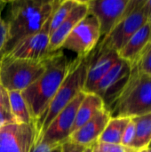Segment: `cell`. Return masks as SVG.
Returning a JSON list of instances; mask_svg holds the SVG:
<instances>
[{"instance_id":"83f0119b","label":"cell","mask_w":151,"mask_h":152,"mask_svg":"<svg viewBox=\"0 0 151 152\" xmlns=\"http://www.w3.org/2000/svg\"><path fill=\"white\" fill-rule=\"evenodd\" d=\"M86 147L73 143L69 141H66L62 143L61 152H84Z\"/></svg>"},{"instance_id":"44dd1931","label":"cell","mask_w":151,"mask_h":152,"mask_svg":"<svg viewBox=\"0 0 151 152\" xmlns=\"http://www.w3.org/2000/svg\"><path fill=\"white\" fill-rule=\"evenodd\" d=\"M78 0H61L59 5L53 12L50 22V37L69 16L72 9L76 6Z\"/></svg>"},{"instance_id":"2e32d148","label":"cell","mask_w":151,"mask_h":152,"mask_svg":"<svg viewBox=\"0 0 151 152\" xmlns=\"http://www.w3.org/2000/svg\"><path fill=\"white\" fill-rule=\"evenodd\" d=\"M151 42V27L147 22L142 26L117 53L120 59L134 67L140 56Z\"/></svg>"},{"instance_id":"f546056e","label":"cell","mask_w":151,"mask_h":152,"mask_svg":"<svg viewBox=\"0 0 151 152\" xmlns=\"http://www.w3.org/2000/svg\"><path fill=\"white\" fill-rule=\"evenodd\" d=\"M84 152H92V148H91V147H88V148H86V149L85 150V151Z\"/></svg>"},{"instance_id":"1f68e13d","label":"cell","mask_w":151,"mask_h":152,"mask_svg":"<svg viewBox=\"0 0 151 152\" xmlns=\"http://www.w3.org/2000/svg\"><path fill=\"white\" fill-rule=\"evenodd\" d=\"M147 152H151V148H147Z\"/></svg>"},{"instance_id":"836d02e7","label":"cell","mask_w":151,"mask_h":152,"mask_svg":"<svg viewBox=\"0 0 151 152\" xmlns=\"http://www.w3.org/2000/svg\"><path fill=\"white\" fill-rule=\"evenodd\" d=\"M148 148H151V142H150V145L148 146Z\"/></svg>"},{"instance_id":"52a82bcc","label":"cell","mask_w":151,"mask_h":152,"mask_svg":"<svg viewBox=\"0 0 151 152\" xmlns=\"http://www.w3.org/2000/svg\"><path fill=\"white\" fill-rule=\"evenodd\" d=\"M100 25L97 19L88 13L65 39L61 49L74 52L77 58L85 59L96 48L101 39Z\"/></svg>"},{"instance_id":"7a4b0ae2","label":"cell","mask_w":151,"mask_h":152,"mask_svg":"<svg viewBox=\"0 0 151 152\" xmlns=\"http://www.w3.org/2000/svg\"><path fill=\"white\" fill-rule=\"evenodd\" d=\"M61 0H15L8 2L7 41L3 55L22 38L39 31ZM2 55V56H3Z\"/></svg>"},{"instance_id":"4316f807","label":"cell","mask_w":151,"mask_h":152,"mask_svg":"<svg viewBox=\"0 0 151 152\" xmlns=\"http://www.w3.org/2000/svg\"><path fill=\"white\" fill-rule=\"evenodd\" d=\"M62 143L35 142L30 152H61Z\"/></svg>"},{"instance_id":"ba28073f","label":"cell","mask_w":151,"mask_h":152,"mask_svg":"<svg viewBox=\"0 0 151 152\" xmlns=\"http://www.w3.org/2000/svg\"><path fill=\"white\" fill-rule=\"evenodd\" d=\"M51 17L39 31L20 40L3 56L33 61L45 60L51 54L48 52V46L50 43Z\"/></svg>"},{"instance_id":"ffe728a7","label":"cell","mask_w":151,"mask_h":152,"mask_svg":"<svg viewBox=\"0 0 151 152\" xmlns=\"http://www.w3.org/2000/svg\"><path fill=\"white\" fill-rule=\"evenodd\" d=\"M130 119L129 118H111L97 142L121 144L124 131Z\"/></svg>"},{"instance_id":"6da1fadb","label":"cell","mask_w":151,"mask_h":152,"mask_svg":"<svg viewBox=\"0 0 151 152\" xmlns=\"http://www.w3.org/2000/svg\"><path fill=\"white\" fill-rule=\"evenodd\" d=\"M82 60L76 58L69 61L61 49L46 58L44 72L36 81L21 92L34 123L40 118L69 72Z\"/></svg>"},{"instance_id":"7402d4cb","label":"cell","mask_w":151,"mask_h":152,"mask_svg":"<svg viewBox=\"0 0 151 152\" xmlns=\"http://www.w3.org/2000/svg\"><path fill=\"white\" fill-rule=\"evenodd\" d=\"M12 123L15 122L11 112L8 91L0 85V128Z\"/></svg>"},{"instance_id":"484cf974","label":"cell","mask_w":151,"mask_h":152,"mask_svg":"<svg viewBox=\"0 0 151 152\" xmlns=\"http://www.w3.org/2000/svg\"><path fill=\"white\" fill-rule=\"evenodd\" d=\"M134 140H135V126L133 119L131 118L124 131L121 140V145L128 148H133Z\"/></svg>"},{"instance_id":"5bb4252c","label":"cell","mask_w":151,"mask_h":152,"mask_svg":"<svg viewBox=\"0 0 151 152\" xmlns=\"http://www.w3.org/2000/svg\"><path fill=\"white\" fill-rule=\"evenodd\" d=\"M111 116L109 111L106 108L103 109L86 124L73 132L69 135L68 141L86 148L92 147L98 142Z\"/></svg>"},{"instance_id":"d6a6232c","label":"cell","mask_w":151,"mask_h":152,"mask_svg":"<svg viewBox=\"0 0 151 152\" xmlns=\"http://www.w3.org/2000/svg\"><path fill=\"white\" fill-rule=\"evenodd\" d=\"M138 152H147V150L145 149V150H142V151H140Z\"/></svg>"},{"instance_id":"3957f363","label":"cell","mask_w":151,"mask_h":152,"mask_svg":"<svg viewBox=\"0 0 151 152\" xmlns=\"http://www.w3.org/2000/svg\"><path fill=\"white\" fill-rule=\"evenodd\" d=\"M111 118H135L151 113V75L131 68L121 92L106 108Z\"/></svg>"},{"instance_id":"f1b7e54d","label":"cell","mask_w":151,"mask_h":152,"mask_svg":"<svg viewBox=\"0 0 151 152\" xmlns=\"http://www.w3.org/2000/svg\"><path fill=\"white\" fill-rule=\"evenodd\" d=\"M142 10L145 17L149 20V19L151 17V0H144L143 4L142 6Z\"/></svg>"},{"instance_id":"cb8c5ba5","label":"cell","mask_w":151,"mask_h":152,"mask_svg":"<svg viewBox=\"0 0 151 152\" xmlns=\"http://www.w3.org/2000/svg\"><path fill=\"white\" fill-rule=\"evenodd\" d=\"M134 67L142 73L151 75V42L147 45Z\"/></svg>"},{"instance_id":"7c38bea8","label":"cell","mask_w":151,"mask_h":152,"mask_svg":"<svg viewBox=\"0 0 151 152\" xmlns=\"http://www.w3.org/2000/svg\"><path fill=\"white\" fill-rule=\"evenodd\" d=\"M131 73L128 62L119 59L96 85L93 94L99 95L107 108L123 89Z\"/></svg>"},{"instance_id":"5b68a950","label":"cell","mask_w":151,"mask_h":152,"mask_svg":"<svg viewBox=\"0 0 151 152\" xmlns=\"http://www.w3.org/2000/svg\"><path fill=\"white\" fill-rule=\"evenodd\" d=\"M45 60L33 61L3 56L0 60V85L8 92L24 91L44 72Z\"/></svg>"},{"instance_id":"8992f818","label":"cell","mask_w":151,"mask_h":152,"mask_svg":"<svg viewBox=\"0 0 151 152\" xmlns=\"http://www.w3.org/2000/svg\"><path fill=\"white\" fill-rule=\"evenodd\" d=\"M143 2L144 0H130L125 15L98 45L118 53L127 41L148 22L142 10Z\"/></svg>"},{"instance_id":"30bf717a","label":"cell","mask_w":151,"mask_h":152,"mask_svg":"<svg viewBox=\"0 0 151 152\" xmlns=\"http://www.w3.org/2000/svg\"><path fill=\"white\" fill-rule=\"evenodd\" d=\"M36 138L35 124L5 125L0 128V152H30Z\"/></svg>"},{"instance_id":"d4e9b609","label":"cell","mask_w":151,"mask_h":152,"mask_svg":"<svg viewBox=\"0 0 151 152\" xmlns=\"http://www.w3.org/2000/svg\"><path fill=\"white\" fill-rule=\"evenodd\" d=\"M8 2L0 1V60L4 53V50L7 41V25L5 20L2 17V12Z\"/></svg>"},{"instance_id":"e0dca14e","label":"cell","mask_w":151,"mask_h":152,"mask_svg":"<svg viewBox=\"0 0 151 152\" xmlns=\"http://www.w3.org/2000/svg\"><path fill=\"white\" fill-rule=\"evenodd\" d=\"M105 108V103L99 95L93 93H85V96L81 102L80 106L77 111L75 122L72 126L70 134L76 130L79 129L85 124H86L97 113H99Z\"/></svg>"},{"instance_id":"277c9868","label":"cell","mask_w":151,"mask_h":152,"mask_svg":"<svg viewBox=\"0 0 151 152\" xmlns=\"http://www.w3.org/2000/svg\"><path fill=\"white\" fill-rule=\"evenodd\" d=\"M88 62L89 55L85 59H83L81 62L69 72L40 118L35 123L36 131V142L38 141L53 119L69 105L80 92H84Z\"/></svg>"},{"instance_id":"4dcf8cb0","label":"cell","mask_w":151,"mask_h":152,"mask_svg":"<svg viewBox=\"0 0 151 152\" xmlns=\"http://www.w3.org/2000/svg\"><path fill=\"white\" fill-rule=\"evenodd\" d=\"M148 23H149V24L150 25V27H151V17L150 18V19H149V20H148Z\"/></svg>"},{"instance_id":"9c48e42d","label":"cell","mask_w":151,"mask_h":152,"mask_svg":"<svg viewBox=\"0 0 151 152\" xmlns=\"http://www.w3.org/2000/svg\"><path fill=\"white\" fill-rule=\"evenodd\" d=\"M85 96V93L80 92L73 101L53 119L49 126L36 142L63 143L68 141L75 122L77 111Z\"/></svg>"},{"instance_id":"d6986e66","label":"cell","mask_w":151,"mask_h":152,"mask_svg":"<svg viewBox=\"0 0 151 152\" xmlns=\"http://www.w3.org/2000/svg\"><path fill=\"white\" fill-rule=\"evenodd\" d=\"M8 96L14 122L17 124H35L21 92L9 91Z\"/></svg>"},{"instance_id":"603a6c76","label":"cell","mask_w":151,"mask_h":152,"mask_svg":"<svg viewBox=\"0 0 151 152\" xmlns=\"http://www.w3.org/2000/svg\"><path fill=\"white\" fill-rule=\"evenodd\" d=\"M92 152H138V151L125 147L121 144H112L104 142H96L92 147Z\"/></svg>"},{"instance_id":"8fae6325","label":"cell","mask_w":151,"mask_h":152,"mask_svg":"<svg viewBox=\"0 0 151 152\" xmlns=\"http://www.w3.org/2000/svg\"><path fill=\"white\" fill-rule=\"evenodd\" d=\"M130 0H88L89 13L100 25L101 36H108L125 15Z\"/></svg>"},{"instance_id":"4fadbf2b","label":"cell","mask_w":151,"mask_h":152,"mask_svg":"<svg viewBox=\"0 0 151 152\" xmlns=\"http://www.w3.org/2000/svg\"><path fill=\"white\" fill-rule=\"evenodd\" d=\"M119 59L116 51L97 45L92 53L89 54L84 92L86 94L93 93L96 85Z\"/></svg>"},{"instance_id":"ac0fdd59","label":"cell","mask_w":151,"mask_h":152,"mask_svg":"<svg viewBox=\"0 0 151 152\" xmlns=\"http://www.w3.org/2000/svg\"><path fill=\"white\" fill-rule=\"evenodd\" d=\"M135 126V140L133 148L138 151L148 148L151 142V113L132 118Z\"/></svg>"},{"instance_id":"9a60e30c","label":"cell","mask_w":151,"mask_h":152,"mask_svg":"<svg viewBox=\"0 0 151 152\" xmlns=\"http://www.w3.org/2000/svg\"><path fill=\"white\" fill-rule=\"evenodd\" d=\"M89 7L87 1L78 0L76 6L72 9L69 16L58 27V28L51 35L48 46L49 53H55L61 49V46L69 35V33L77 27V25L88 15Z\"/></svg>"}]
</instances>
